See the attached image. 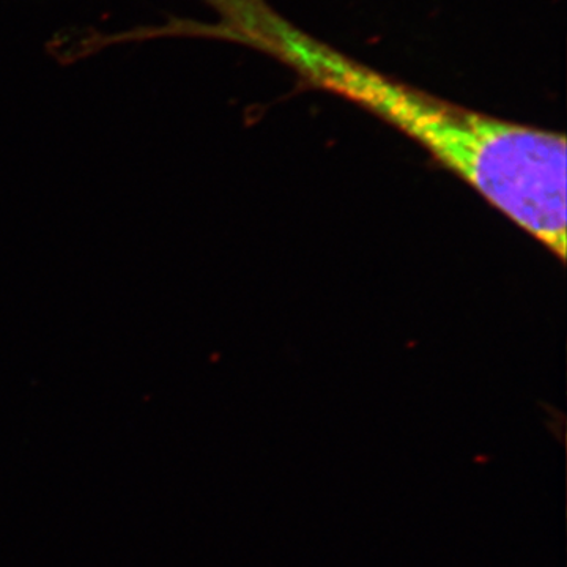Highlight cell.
<instances>
[{"mask_svg":"<svg viewBox=\"0 0 567 567\" xmlns=\"http://www.w3.org/2000/svg\"><path fill=\"white\" fill-rule=\"evenodd\" d=\"M199 40L226 41L292 71L306 87L353 103L415 141L561 262L567 252L566 137L458 106L324 43L267 0H204Z\"/></svg>","mask_w":567,"mask_h":567,"instance_id":"6da1fadb","label":"cell"}]
</instances>
